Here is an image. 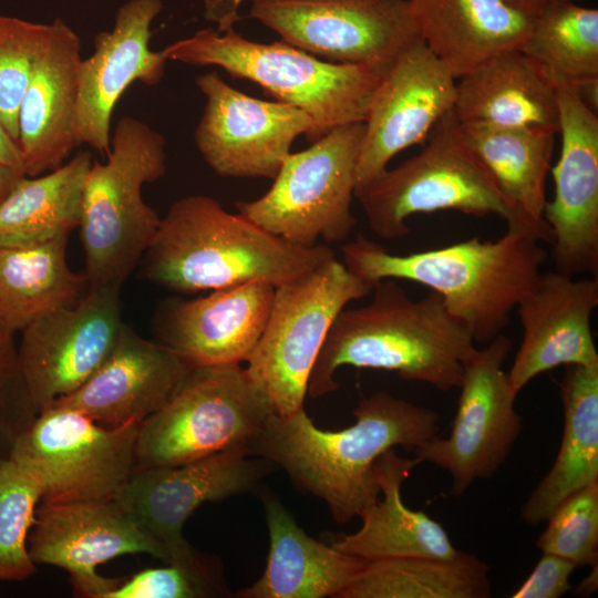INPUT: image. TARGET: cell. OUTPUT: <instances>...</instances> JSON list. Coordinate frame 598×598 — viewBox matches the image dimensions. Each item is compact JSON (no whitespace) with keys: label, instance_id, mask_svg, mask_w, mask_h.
Listing matches in <instances>:
<instances>
[{"label":"cell","instance_id":"cell-1","mask_svg":"<svg viewBox=\"0 0 598 598\" xmlns=\"http://www.w3.org/2000/svg\"><path fill=\"white\" fill-rule=\"evenodd\" d=\"M355 423L323 431L305 409L290 416L271 413L247 444L248 453L281 467L292 483L322 499L338 524L360 518L379 499L375 465L386 451L415 452L439 435L440 415L386 392L363 396Z\"/></svg>","mask_w":598,"mask_h":598},{"label":"cell","instance_id":"cell-2","mask_svg":"<svg viewBox=\"0 0 598 598\" xmlns=\"http://www.w3.org/2000/svg\"><path fill=\"white\" fill-rule=\"evenodd\" d=\"M372 300L343 309L334 319L312 367L307 395L339 388L343 365L396 372L440 391L458 388L464 362L476 350L467 328L430 291L413 300L394 279L377 282Z\"/></svg>","mask_w":598,"mask_h":598},{"label":"cell","instance_id":"cell-3","mask_svg":"<svg viewBox=\"0 0 598 598\" xmlns=\"http://www.w3.org/2000/svg\"><path fill=\"white\" fill-rule=\"evenodd\" d=\"M347 269L374 286L408 280L437 292L473 340L488 343L508 326L533 289L548 252L526 231L509 229L497 240L477 237L435 249L396 255L358 235L341 247Z\"/></svg>","mask_w":598,"mask_h":598},{"label":"cell","instance_id":"cell-4","mask_svg":"<svg viewBox=\"0 0 598 598\" xmlns=\"http://www.w3.org/2000/svg\"><path fill=\"white\" fill-rule=\"evenodd\" d=\"M327 245L295 246L227 212L206 195L172 204L142 259L152 282L179 293L292 281L334 257Z\"/></svg>","mask_w":598,"mask_h":598},{"label":"cell","instance_id":"cell-5","mask_svg":"<svg viewBox=\"0 0 598 598\" xmlns=\"http://www.w3.org/2000/svg\"><path fill=\"white\" fill-rule=\"evenodd\" d=\"M167 61L218 66L231 78L261 86L277 101L307 113L313 142L332 128L365 121L373 94L385 73L321 60L285 41H250L234 27L202 29L162 50Z\"/></svg>","mask_w":598,"mask_h":598},{"label":"cell","instance_id":"cell-6","mask_svg":"<svg viewBox=\"0 0 598 598\" xmlns=\"http://www.w3.org/2000/svg\"><path fill=\"white\" fill-rule=\"evenodd\" d=\"M165 144L150 125L125 116L106 162L93 159L79 226L89 287L122 286L152 245L161 217L143 200L142 187L165 175Z\"/></svg>","mask_w":598,"mask_h":598},{"label":"cell","instance_id":"cell-7","mask_svg":"<svg viewBox=\"0 0 598 598\" xmlns=\"http://www.w3.org/2000/svg\"><path fill=\"white\" fill-rule=\"evenodd\" d=\"M370 229L382 239L410 234L415 214L456 210L485 217L497 215L507 228L526 231L540 243L546 236L517 215L495 182L463 142L454 109L429 134L422 151L386 168L354 192Z\"/></svg>","mask_w":598,"mask_h":598},{"label":"cell","instance_id":"cell-8","mask_svg":"<svg viewBox=\"0 0 598 598\" xmlns=\"http://www.w3.org/2000/svg\"><path fill=\"white\" fill-rule=\"evenodd\" d=\"M274 410L240 364L193 367L138 429L134 470L171 467L246 445Z\"/></svg>","mask_w":598,"mask_h":598},{"label":"cell","instance_id":"cell-9","mask_svg":"<svg viewBox=\"0 0 598 598\" xmlns=\"http://www.w3.org/2000/svg\"><path fill=\"white\" fill-rule=\"evenodd\" d=\"M372 289L337 256L275 287L266 327L245 369L276 414L305 409L312 367L336 317Z\"/></svg>","mask_w":598,"mask_h":598},{"label":"cell","instance_id":"cell-10","mask_svg":"<svg viewBox=\"0 0 598 598\" xmlns=\"http://www.w3.org/2000/svg\"><path fill=\"white\" fill-rule=\"evenodd\" d=\"M363 135L364 122L344 124L290 152L268 192L236 202L238 213L295 246L344 240L357 224L351 204Z\"/></svg>","mask_w":598,"mask_h":598},{"label":"cell","instance_id":"cell-11","mask_svg":"<svg viewBox=\"0 0 598 598\" xmlns=\"http://www.w3.org/2000/svg\"><path fill=\"white\" fill-rule=\"evenodd\" d=\"M140 424L105 427L50 406L16 437L10 458L37 475L41 503L114 499L134 471Z\"/></svg>","mask_w":598,"mask_h":598},{"label":"cell","instance_id":"cell-12","mask_svg":"<svg viewBox=\"0 0 598 598\" xmlns=\"http://www.w3.org/2000/svg\"><path fill=\"white\" fill-rule=\"evenodd\" d=\"M249 17L310 54L381 73L422 40L408 0H251Z\"/></svg>","mask_w":598,"mask_h":598},{"label":"cell","instance_id":"cell-13","mask_svg":"<svg viewBox=\"0 0 598 598\" xmlns=\"http://www.w3.org/2000/svg\"><path fill=\"white\" fill-rule=\"evenodd\" d=\"M512 347L501 333L474 351L464 362L450 435H436L414 452L420 463H432L451 475L452 496H462L476 480L494 476L523 429L515 410L517 393L503 370Z\"/></svg>","mask_w":598,"mask_h":598},{"label":"cell","instance_id":"cell-14","mask_svg":"<svg viewBox=\"0 0 598 598\" xmlns=\"http://www.w3.org/2000/svg\"><path fill=\"white\" fill-rule=\"evenodd\" d=\"M277 468L236 445L177 466L134 470L114 499L163 547L167 564L194 565L205 556L183 535L194 511L255 489Z\"/></svg>","mask_w":598,"mask_h":598},{"label":"cell","instance_id":"cell-15","mask_svg":"<svg viewBox=\"0 0 598 598\" xmlns=\"http://www.w3.org/2000/svg\"><path fill=\"white\" fill-rule=\"evenodd\" d=\"M121 287H89L76 303L44 313L21 331L19 361L38 414L76 391L112 353L124 326Z\"/></svg>","mask_w":598,"mask_h":598},{"label":"cell","instance_id":"cell-16","mask_svg":"<svg viewBox=\"0 0 598 598\" xmlns=\"http://www.w3.org/2000/svg\"><path fill=\"white\" fill-rule=\"evenodd\" d=\"M195 83L206 97L195 143L220 176L274 179L298 136L313 142L311 117L292 105L249 96L215 71Z\"/></svg>","mask_w":598,"mask_h":598},{"label":"cell","instance_id":"cell-17","mask_svg":"<svg viewBox=\"0 0 598 598\" xmlns=\"http://www.w3.org/2000/svg\"><path fill=\"white\" fill-rule=\"evenodd\" d=\"M35 565L65 570L78 597L105 598L124 578L96 571L105 561L127 554H148L168 563L163 547L147 535L115 499L41 503L28 537Z\"/></svg>","mask_w":598,"mask_h":598},{"label":"cell","instance_id":"cell-18","mask_svg":"<svg viewBox=\"0 0 598 598\" xmlns=\"http://www.w3.org/2000/svg\"><path fill=\"white\" fill-rule=\"evenodd\" d=\"M560 155L550 168L554 197L544 219L556 270L598 277V117L569 86H557Z\"/></svg>","mask_w":598,"mask_h":598},{"label":"cell","instance_id":"cell-19","mask_svg":"<svg viewBox=\"0 0 598 598\" xmlns=\"http://www.w3.org/2000/svg\"><path fill=\"white\" fill-rule=\"evenodd\" d=\"M455 97L456 79L423 40L408 48L383 75L371 100L355 190L383 173L398 153L424 143L437 121L454 109Z\"/></svg>","mask_w":598,"mask_h":598},{"label":"cell","instance_id":"cell-20","mask_svg":"<svg viewBox=\"0 0 598 598\" xmlns=\"http://www.w3.org/2000/svg\"><path fill=\"white\" fill-rule=\"evenodd\" d=\"M162 0H127L112 30L94 38V52L79 66L75 137L104 154L111 148V118L122 94L134 82L156 85L167 62L151 50V25L163 10Z\"/></svg>","mask_w":598,"mask_h":598},{"label":"cell","instance_id":"cell-21","mask_svg":"<svg viewBox=\"0 0 598 598\" xmlns=\"http://www.w3.org/2000/svg\"><path fill=\"white\" fill-rule=\"evenodd\" d=\"M275 287L260 281L169 299L154 318L156 341L193 367L246 362L266 327Z\"/></svg>","mask_w":598,"mask_h":598},{"label":"cell","instance_id":"cell-22","mask_svg":"<svg viewBox=\"0 0 598 598\" xmlns=\"http://www.w3.org/2000/svg\"><path fill=\"white\" fill-rule=\"evenodd\" d=\"M598 306V277L540 274L517 305L522 341L507 372L515 393L558 365H598L590 318Z\"/></svg>","mask_w":598,"mask_h":598},{"label":"cell","instance_id":"cell-23","mask_svg":"<svg viewBox=\"0 0 598 598\" xmlns=\"http://www.w3.org/2000/svg\"><path fill=\"white\" fill-rule=\"evenodd\" d=\"M192 369L181 355L124 323L115 348L99 370L50 406L76 410L105 427L142 423L166 404Z\"/></svg>","mask_w":598,"mask_h":598},{"label":"cell","instance_id":"cell-24","mask_svg":"<svg viewBox=\"0 0 598 598\" xmlns=\"http://www.w3.org/2000/svg\"><path fill=\"white\" fill-rule=\"evenodd\" d=\"M80 51L76 32L64 20L55 19L19 107L17 145L25 176L60 167L79 146L75 114Z\"/></svg>","mask_w":598,"mask_h":598},{"label":"cell","instance_id":"cell-25","mask_svg":"<svg viewBox=\"0 0 598 598\" xmlns=\"http://www.w3.org/2000/svg\"><path fill=\"white\" fill-rule=\"evenodd\" d=\"M430 51L457 80L488 59L519 50L534 16L509 0H408Z\"/></svg>","mask_w":598,"mask_h":598},{"label":"cell","instance_id":"cell-26","mask_svg":"<svg viewBox=\"0 0 598 598\" xmlns=\"http://www.w3.org/2000/svg\"><path fill=\"white\" fill-rule=\"evenodd\" d=\"M269 534L261 577L241 589V598H338L368 561L305 533L269 491H260Z\"/></svg>","mask_w":598,"mask_h":598},{"label":"cell","instance_id":"cell-27","mask_svg":"<svg viewBox=\"0 0 598 598\" xmlns=\"http://www.w3.org/2000/svg\"><path fill=\"white\" fill-rule=\"evenodd\" d=\"M454 112L464 124L558 130L557 89L520 50L499 53L461 76Z\"/></svg>","mask_w":598,"mask_h":598},{"label":"cell","instance_id":"cell-28","mask_svg":"<svg viewBox=\"0 0 598 598\" xmlns=\"http://www.w3.org/2000/svg\"><path fill=\"white\" fill-rule=\"evenodd\" d=\"M419 464L416 457H401L394 448L384 452L375 465L382 499L360 517L362 525L357 532L340 536L331 545L365 560L411 556L454 558L460 550L443 526L402 501V484Z\"/></svg>","mask_w":598,"mask_h":598},{"label":"cell","instance_id":"cell-29","mask_svg":"<svg viewBox=\"0 0 598 598\" xmlns=\"http://www.w3.org/2000/svg\"><path fill=\"white\" fill-rule=\"evenodd\" d=\"M564 432L551 468L522 505L529 525L546 522L570 494L598 480V365H565L558 383Z\"/></svg>","mask_w":598,"mask_h":598},{"label":"cell","instance_id":"cell-30","mask_svg":"<svg viewBox=\"0 0 598 598\" xmlns=\"http://www.w3.org/2000/svg\"><path fill=\"white\" fill-rule=\"evenodd\" d=\"M472 154L495 182L512 209L553 243L544 219L545 185L554 151V127H494L458 122Z\"/></svg>","mask_w":598,"mask_h":598},{"label":"cell","instance_id":"cell-31","mask_svg":"<svg viewBox=\"0 0 598 598\" xmlns=\"http://www.w3.org/2000/svg\"><path fill=\"white\" fill-rule=\"evenodd\" d=\"M69 236L24 247L0 246V327L16 334L39 317L76 303L85 274L68 264Z\"/></svg>","mask_w":598,"mask_h":598},{"label":"cell","instance_id":"cell-32","mask_svg":"<svg viewBox=\"0 0 598 598\" xmlns=\"http://www.w3.org/2000/svg\"><path fill=\"white\" fill-rule=\"evenodd\" d=\"M92 162L91 153L81 151L51 172L20 178L0 203V246L44 244L79 227Z\"/></svg>","mask_w":598,"mask_h":598},{"label":"cell","instance_id":"cell-33","mask_svg":"<svg viewBox=\"0 0 598 598\" xmlns=\"http://www.w3.org/2000/svg\"><path fill=\"white\" fill-rule=\"evenodd\" d=\"M488 570L477 556L462 550L450 559L368 560L338 598H488Z\"/></svg>","mask_w":598,"mask_h":598},{"label":"cell","instance_id":"cell-34","mask_svg":"<svg viewBox=\"0 0 598 598\" xmlns=\"http://www.w3.org/2000/svg\"><path fill=\"white\" fill-rule=\"evenodd\" d=\"M557 86L598 81V10L558 0L534 16L519 49Z\"/></svg>","mask_w":598,"mask_h":598},{"label":"cell","instance_id":"cell-35","mask_svg":"<svg viewBox=\"0 0 598 598\" xmlns=\"http://www.w3.org/2000/svg\"><path fill=\"white\" fill-rule=\"evenodd\" d=\"M37 475L12 458L0 461V580L21 581L35 573L28 537L41 502Z\"/></svg>","mask_w":598,"mask_h":598},{"label":"cell","instance_id":"cell-36","mask_svg":"<svg viewBox=\"0 0 598 598\" xmlns=\"http://www.w3.org/2000/svg\"><path fill=\"white\" fill-rule=\"evenodd\" d=\"M51 33L52 23L0 16V123L16 143L19 107Z\"/></svg>","mask_w":598,"mask_h":598},{"label":"cell","instance_id":"cell-37","mask_svg":"<svg viewBox=\"0 0 598 598\" xmlns=\"http://www.w3.org/2000/svg\"><path fill=\"white\" fill-rule=\"evenodd\" d=\"M536 540L542 553L573 561L576 567L598 563V480L566 497L547 518Z\"/></svg>","mask_w":598,"mask_h":598},{"label":"cell","instance_id":"cell-38","mask_svg":"<svg viewBox=\"0 0 598 598\" xmlns=\"http://www.w3.org/2000/svg\"><path fill=\"white\" fill-rule=\"evenodd\" d=\"M227 592L217 561L205 555L194 565L166 564L138 571L105 598H205Z\"/></svg>","mask_w":598,"mask_h":598},{"label":"cell","instance_id":"cell-39","mask_svg":"<svg viewBox=\"0 0 598 598\" xmlns=\"http://www.w3.org/2000/svg\"><path fill=\"white\" fill-rule=\"evenodd\" d=\"M0 414L17 432L25 430L38 415L22 374L14 334L0 327Z\"/></svg>","mask_w":598,"mask_h":598},{"label":"cell","instance_id":"cell-40","mask_svg":"<svg viewBox=\"0 0 598 598\" xmlns=\"http://www.w3.org/2000/svg\"><path fill=\"white\" fill-rule=\"evenodd\" d=\"M575 568L576 565L564 557L543 553L512 598H558L571 589L569 580Z\"/></svg>","mask_w":598,"mask_h":598},{"label":"cell","instance_id":"cell-41","mask_svg":"<svg viewBox=\"0 0 598 598\" xmlns=\"http://www.w3.org/2000/svg\"><path fill=\"white\" fill-rule=\"evenodd\" d=\"M245 1L251 0H206L204 1V17L217 23L218 31H225L240 19L239 8Z\"/></svg>","mask_w":598,"mask_h":598},{"label":"cell","instance_id":"cell-42","mask_svg":"<svg viewBox=\"0 0 598 598\" xmlns=\"http://www.w3.org/2000/svg\"><path fill=\"white\" fill-rule=\"evenodd\" d=\"M0 163L23 171L21 154L17 143L0 123ZM24 172V171H23Z\"/></svg>","mask_w":598,"mask_h":598},{"label":"cell","instance_id":"cell-43","mask_svg":"<svg viewBox=\"0 0 598 598\" xmlns=\"http://www.w3.org/2000/svg\"><path fill=\"white\" fill-rule=\"evenodd\" d=\"M23 176H25L23 171L0 163V203Z\"/></svg>","mask_w":598,"mask_h":598},{"label":"cell","instance_id":"cell-44","mask_svg":"<svg viewBox=\"0 0 598 598\" xmlns=\"http://www.w3.org/2000/svg\"><path fill=\"white\" fill-rule=\"evenodd\" d=\"M17 432L10 422L0 414V461L10 457Z\"/></svg>","mask_w":598,"mask_h":598},{"label":"cell","instance_id":"cell-45","mask_svg":"<svg viewBox=\"0 0 598 598\" xmlns=\"http://www.w3.org/2000/svg\"><path fill=\"white\" fill-rule=\"evenodd\" d=\"M530 16H537L545 8L558 0H509Z\"/></svg>","mask_w":598,"mask_h":598},{"label":"cell","instance_id":"cell-46","mask_svg":"<svg viewBox=\"0 0 598 598\" xmlns=\"http://www.w3.org/2000/svg\"><path fill=\"white\" fill-rule=\"evenodd\" d=\"M591 573L577 586L574 590V595L587 597L594 594L597 589V564L591 566Z\"/></svg>","mask_w":598,"mask_h":598},{"label":"cell","instance_id":"cell-47","mask_svg":"<svg viewBox=\"0 0 598 598\" xmlns=\"http://www.w3.org/2000/svg\"><path fill=\"white\" fill-rule=\"evenodd\" d=\"M204 1H206V0H204Z\"/></svg>","mask_w":598,"mask_h":598}]
</instances>
